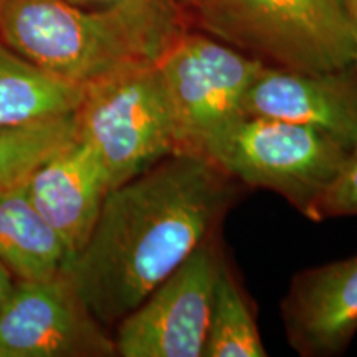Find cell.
Listing matches in <instances>:
<instances>
[{"label":"cell","instance_id":"obj_1","mask_svg":"<svg viewBox=\"0 0 357 357\" xmlns=\"http://www.w3.org/2000/svg\"><path fill=\"white\" fill-rule=\"evenodd\" d=\"M242 187L205 155L176 153L109 190L95 230L70 263L96 319L114 329L218 235Z\"/></svg>","mask_w":357,"mask_h":357},{"label":"cell","instance_id":"obj_2","mask_svg":"<svg viewBox=\"0 0 357 357\" xmlns=\"http://www.w3.org/2000/svg\"><path fill=\"white\" fill-rule=\"evenodd\" d=\"M185 29L66 0H3L0 7V42L38 70L79 86L155 63Z\"/></svg>","mask_w":357,"mask_h":357},{"label":"cell","instance_id":"obj_3","mask_svg":"<svg viewBox=\"0 0 357 357\" xmlns=\"http://www.w3.org/2000/svg\"><path fill=\"white\" fill-rule=\"evenodd\" d=\"M189 22L265 65L310 73L354 65L351 0H200Z\"/></svg>","mask_w":357,"mask_h":357},{"label":"cell","instance_id":"obj_4","mask_svg":"<svg viewBox=\"0 0 357 357\" xmlns=\"http://www.w3.org/2000/svg\"><path fill=\"white\" fill-rule=\"evenodd\" d=\"M352 154V147L321 129L247 114L202 149L238 184L275 192L310 220Z\"/></svg>","mask_w":357,"mask_h":357},{"label":"cell","instance_id":"obj_5","mask_svg":"<svg viewBox=\"0 0 357 357\" xmlns=\"http://www.w3.org/2000/svg\"><path fill=\"white\" fill-rule=\"evenodd\" d=\"M75 118L77 136L96 154L111 190L178 153L171 102L155 63L86 84Z\"/></svg>","mask_w":357,"mask_h":357},{"label":"cell","instance_id":"obj_6","mask_svg":"<svg viewBox=\"0 0 357 357\" xmlns=\"http://www.w3.org/2000/svg\"><path fill=\"white\" fill-rule=\"evenodd\" d=\"M176 123L178 153L204 146L242 116L245 93L265 63L187 26L155 61Z\"/></svg>","mask_w":357,"mask_h":357},{"label":"cell","instance_id":"obj_7","mask_svg":"<svg viewBox=\"0 0 357 357\" xmlns=\"http://www.w3.org/2000/svg\"><path fill=\"white\" fill-rule=\"evenodd\" d=\"M220 236L200 245L136 310L116 324L119 357H202L225 260Z\"/></svg>","mask_w":357,"mask_h":357},{"label":"cell","instance_id":"obj_8","mask_svg":"<svg viewBox=\"0 0 357 357\" xmlns=\"http://www.w3.org/2000/svg\"><path fill=\"white\" fill-rule=\"evenodd\" d=\"M113 334L83 301L70 266L15 281L0 310V357H116Z\"/></svg>","mask_w":357,"mask_h":357},{"label":"cell","instance_id":"obj_9","mask_svg":"<svg viewBox=\"0 0 357 357\" xmlns=\"http://www.w3.org/2000/svg\"><path fill=\"white\" fill-rule=\"evenodd\" d=\"M247 116L306 124L357 151V71L310 73L265 65L242 101Z\"/></svg>","mask_w":357,"mask_h":357},{"label":"cell","instance_id":"obj_10","mask_svg":"<svg viewBox=\"0 0 357 357\" xmlns=\"http://www.w3.org/2000/svg\"><path fill=\"white\" fill-rule=\"evenodd\" d=\"M280 318L296 354H342L357 333V255L294 275Z\"/></svg>","mask_w":357,"mask_h":357},{"label":"cell","instance_id":"obj_11","mask_svg":"<svg viewBox=\"0 0 357 357\" xmlns=\"http://www.w3.org/2000/svg\"><path fill=\"white\" fill-rule=\"evenodd\" d=\"M25 190L73 260L95 230L111 187L96 154L77 136L30 174Z\"/></svg>","mask_w":357,"mask_h":357},{"label":"cell","instance_id":"obj_12","mask_svg":"<svg viewBox=\"0 0 357 357\" xmlns=\"http://www.w3.org/2000/svg\"><path fill=\"white\" fill-rule=\"evenodd\" d=\"M0 263L15 281L43 280L70 266L71 253L24 184L0 194Z\"/></svg>","mask_w":357,"mask_h":357},{"label":"cell","instance_id":"obj_13","mask_svg":"<svg viewBox=\"0 0 357 357\" xmlns=\"http://www.w3.org/2000/svg\"><path fill=\"white\" fill-rule=\"evenodd\" d=\"M83 93L84 86L45 73L0 42V129L68 116Z\"/></svg>","mask_w":357,"mask_h":357},{"label":"cell","instance_id":"obj_14","mask_svg":"<svg viewBox=\"0 0 357 357\" xmlns=\"http://www.w3.org/2000/svg\"><path fill=\"white\" fill-rule=\"evenodd\" d=\"M253 303L229 258L222 263L202 357H266Z\"/></svg>","mask_w":357,"mask_h":357},{"label":"cell","instance_id":"obj_15","mask_svg":"<svg viewBox=\"0 0 357 357\" xmlns=\"http://www.w3.org/2000/svg\"><path fill=\"white\" fill-rule=\"evenodd\" d=\"M77 137L75 113L50 121L0 129V194L29 178L35 169Z\"/></svg>","mask_w":357,"mask_h":357},{"label":"cell","instance_id":"obj_16","mask_svg":"<svg viewBox=\"0 0 357 357\" xmlns=\"http://www.w3.org/2000/svg\"><path fill=\"white\" fill-rule=\"evenodd\" d=\"M95 12H126L178 26H190L185 13L174 0H66Z\"/></svg>","mask_w":357,"mask_h":357},{"label":"cell","instance_id":"obj_17","mask_svg":"<svg viewBox=\"0 0 357 357\" xmlns=\"http://www.w3.org/2000/svg\"><path fill=\"white\" fill-rule=\"evenodd\" d=\"M347 215H357V151L319 199L312 222Z\"/></svg>","mask_w":357,"mask_h":357},{"label":"cell","instance_id":"obj_18","mask_svg":"<svg viewBox=\"0 0 357 357\" xmlns=\"http://www.w3.org/2000/svg\"><path fill=\"white\" fill-rule=\"evenodd\" d=\"M13 284H15L13 276L8 273L7 268L0 263V310H2L3 305H6L8 300V296H10Z\"/></svg>","mask_w":357,"mask_h":357},{"label":"cell","instance_id":"obj_19","mask_svg":"<svg viewBox=\"0 0 357 357\" xmlns=\"http://www.w3.org/2000/svg\"><path fill=\"white\" fill-rule=\"evenodd\" d=\"M174 2H176L177 6L182 8V12L185 13L187 20H189L190 19V13L195 10V7L199 6L200 0H174ZM189 25H190V22H189Z\"/></svg>","mask_w":357,"mask_h":357},{"label":"cell","instance_id":"obj_20","mask_svg":"<svg viewBox=\"0 0 357 357\" xmlns=\"http://www.w3.org/2000/svg\"><path fill=\"white\" fill-rule=\"evenodd\" d=\"M352 6V15H354V25H356V55H354V68L357 71V0H351Z\"/></svg>","mask_w":357,"mask_h":357},{"label":"cell","instance_id":"obj_21","mask_svg":"<svg viewBox=\"0 0 357 357\" xmlns=\"http://www.w3.org/2000/svg\"><path fill=\"white\" fill-rule=\"evenodd\" d=\"M2 3H3V0H0V7H2Z\"/></svg>","mask_w":357,"mask_h":357}]
</instances>
